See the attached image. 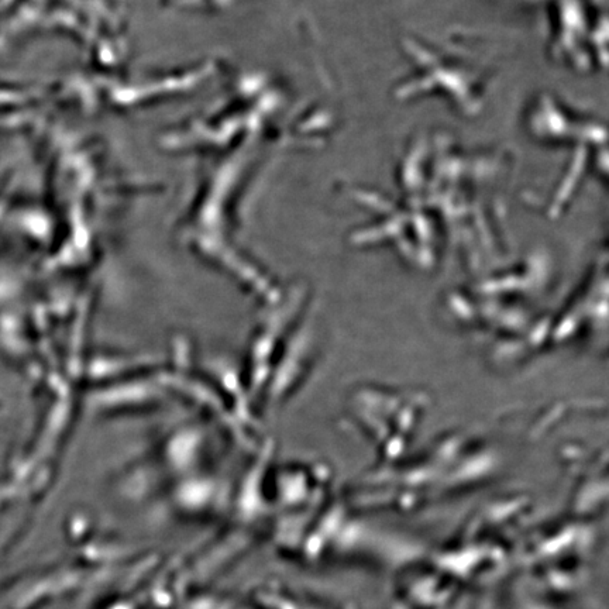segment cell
Instances as JSON below:
<instances>
[{"label": "cell", "instance_id": "cell-1", "mask_svg": "<svg viewBox=\"0 0 609 609\" xmlns=\"http://www.w3.org/2000/svg\"><path fill=\"white\" fill-rule=\"evenodd\" d=\"M411 55V77L402 85L399 94L405 96L440 94L452 99L461 109L476 110L480 91L484 88L487 72L478 71L476 64H470L463 55L443 48L428 47L411 41L406 44Z\"/></svg>", "mask_w": 609, "mask_h": 609}]
</instances>
